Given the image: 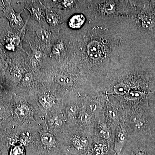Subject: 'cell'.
<instances>
[{
  "label": "cell",
  "mask_w": 155,
  "mask_h": 155,
  "mask_svg": "<svg viewBox=\"0 0 155 155\" xmlns=\"http://www.w3.org/2000/svg\"><path fill=\"white\" fill-rule=\"evenodd\" d=\"M116 128L106 120L104 114L96 119L94 136L108 142L113 149Z\"/></svg>",
  "instance_id": "1"
},
{
  "label": "cell",
  "mask_w": 155,
  "mask_h": 155,
  "mask_svg": "<svg viewBox=\"0 0 155 155\" xmlns=\"http://www.w3.org/2000/svg\"><path fill=\"white\" fill-rule=\"evenodd\" d=\"M104 115L106 120L116 128L124 123L123 109L116 100L107 99Z\"/></svg>",
  "instance_id": "2"
},
{
  "label": "cell",
  "mask_w": 155,
  "mask_h": 155,
  "mask_svg": "<svg viewBox=\"0 0 155 155\" xmlns=\"http://www.w3.org/2000/svg\"><path fill=\"white\" fill-rule=\"evenodd\" d=\"M2 11L3 15L8 20L12 28L19 29L23 26L24 22L21 16L22 11L19 13L15 12L11 3L8 2L7 4L4 3Z\"/></svg>",
  "instance_id": "3"
},
{
  "label": "cell",
  "mask_w": 155,
  "mask_h": 155,
  "mask_svg": "<svg viewBox=\"0 0 155 155\" xmlns=\"http://www.w3.org/2000/svg\"><path fill=\"white\" fill-rule=\"evenodd\" d=\"M128 138V133L124 123L116 127L114 137L113 150L116 155H121Z\"/></svg>",
  "instance_id": "4"
},
{
  "label": "cell",
  "mask_w": 155,
  "mask_h": 155,
  "mask_svg": "<svg viewBox=\"0 0 155 155\" xmlns=\"http://www.w3.org/2000/svg\"><path fill=\"white\" fill-rule=\"evenodd\" d=\"M93 137H88L85 136L74 134L71 138L72 146L75 150L82 151L86 150L91 143H92Z\"/></svg>",
  "instance_id": "5"
},
{
  "label": "cell",
  "mask_w": 155,
  "mask_h": 155,
  "mask_svg": "<svg viewBox=\"0 0 155 155\" xmlns=\"http://www.w3.org/2000/svg\"><path fill=\"white\" fill-rule=\"evenodd\" d=\"M92 145L95 155H107L109 153V150L113 149L108 142L94 137H93Z\"/></svg>",
  "instance_id": "6"
},
{
  "label": "cell",
  "mask_w": 155,
  "mask_h": 155,
  "mask_svg": "<svg viewBox=\"0 0 155 155\" xmlns=\"http://www.w3.org/2000/svg\"><path fill=\"white\" fill-rule=\"evenodd\" d=\"M15 114L19 118L28 119L31 118L33 116V112L29 106L22 104L18 106L15 109Z\"/></svg>",
  "instance_id": "7"
},
{
  "label": "cell",
  "mask_w": 155,
  "mask_h": 155,
  "mask_svg": "<svg viewBox=\"0 0 155 155\" xmlns=\"http://www.w3.org/2000/svg\"><path fill=\"white\" fill-rule=\"evenodd\" d=\"M81 109L75 105H68L65 109V113L67 119L70 122H73L77 121L78 117Z\"/></svg>",
  "instance_id": "8"
},
{
  "label": "cell",
  "mask_w": 155,
  "mask_h": 155,
  "mask_svg": "<svg viewBox=\"0 0 155 155\" xmlns=\"http://www.w3.org/2000/svg\"><path fill=\"white\" fill-rule=\"evenodd\" d=\"M41 140L42 143L47 147H52L56 144V139L51 134L45 132L41 134Z\"/></svg>",
  "instance_id": "9"
},
{
  "label": "cell",
  "mask_w": 155,
  "mask_h": 155,
  "mask_svg": "<svg viewBox=\"0 0 155 155\" xmlns=\"http://www.w3.org/2000/svg\"><path fill=\"white\" fill-rule=\"evenodd\" d=\"M39 101L43 107L49 109L54 104L55 99L51 95L44 94L40 97Z\"/></svg>",
  "instance_id": "10"
},
{
  "label": "cell",
  "mask_w": 155,
  "mask_h": 155,
  "mask_svg": "<svg viewBox=\"0 0 155 155\" xmlns=\"http://www.w3.org/2000/svg\"><path fill=\"white\" fill-rule=\"evenodd\" d=\"M85 21V18L82 14H78L72 17L69 22V25L73 28H80Z\"/></svg>",
  "instance_id": "11"
},
{
  "label": "cell",
  "mask_w": 155,
  "mask_h": 155,
  "mask_svg": "<svg viewBox=\"0 0 155 155\" xmlns=\"http://www.w3.org/2000/svg\"><path fill=\"white\" fill-rule=\"evenodd\" d=\"M46 14L47 21L49 25L51 26H55L59 24V17L55 13L52 11L47 10Z\"/></svg>",
  "instance_id": "12"
},
{
  "label": "cell",
  "mask_w": 155,
  "mask_h": 155,
  "mask_svg": "<svg viewBox=\"0 0 155 155\" xmlns=\"http://www.w3.org/2000/svg\"><path fill=\"white\" fill-rule=\"evenodd\" d=\"M36 34L39 38L43 42L47 44L51 40L50 33L47 31L45 30L41 27H39L36 31Z\"/></svg>",
  "instance_id": "13"
},
{
  "label": "cell",
  "mask_w": 155,
  "mask_h": 155,
  "mask_svg": "<svg viewBox=\"0 0 155 155\" xmlns=\"http://www.w3.org/2000/svg\"><path fill=\"white\" fill-rule=\"evenodd\" d=\"M10 76L11 80L14 82H17L22 78V74L18 68L13 66L10 71Z\"/></svg>",
  "instance_id": "14"
},
{
  "label": "cell",
  "mask_w": 155,
  "mask_h": 155,
  "mask_svg": "<svg viewBox=\"0 0 155 155\" xmlns=\"http://www.w3.org/2000/svg\"><path fill=\"white\" fill-rule=\"evenodd\" d=\"M57 80L59 84L64 86H71L73 84V80L71 78L66 75H59L57 77Z\"/></svg>",
  "instance_id": "15"
},
{
  "label": "cell",
  "mask_w": 155,
  "mask_h": 155,
  "mask_svg": "<svg viewBox=\"0 0 155 155\" xmlns=\"http://www.w3.org/2000/svg\"><path fill=\"white\" fill-rule=\"evenodd\" d=\"M10 155H25L24 147L22 144L15 146L11 149Z\"/></svg>",
  "instance_id": "16"
},
{
  "label": "cell",
  "mask_w": 155,
  "mask_h": 155,
  "mask_svg": "<svg viewBox=\"0 0 155 155\" xmlns=\"http://www.w3.org/2000/svg\"><path fill=\"white\" fill-rule=\"evenodd\" d=\"M19 140L22 143V145H28L31 141V134L30 133L28 132L22 133L19 138Z\"/></svg>",
  "instance_id": "17"
},
{
  "label": "cell",
  "mask_w": 155,
  "mask_h": 155,
  "mask_svg": "<svg viewBox=\"0 0 155 155\" xmlns=\"http://www.w3.org/2000/svg\"><path fill=\"white\" fill-rule=\"evenodd\" d=\"M51 122L53 126L55 127H60L63 124V119L59 116H54L51 120Z\"/></svg>",
  "instance_id": "18"
},
{
  "label": "cell",
  "mask_w": 155,
  "mask_h": 155,
  "mask_svg": "<svg viewBox=\"0 0 155 155\" xmlns=\"http://www.w3.org/2000/svg\"><path fill=\"white\" fill-rule=\"evenodd\" d=\"M32 79H33V76L32 74L30 73H26L22 79V84L25 86H28L30 85Z\"/></svg>",
  "instance_id": "19"
},
{
  "label": "cell",
  "mask_w": 155,
  "mask_h": 155,
  "mask_svg": "<svg viewBox=\"0 0 155 155\" xmlns=\"http://www.w3.org/2000/svg\"><path fill=\"white\" fill-rule=\"evenodd\" d=\"M6 63L5 55L0 43V69L4 68V67L5 66Z\"/></svg>",
  "instance_id": "20"
},
{
  "label": "cell",
  "mask_w": 155,
  "mask_h": 155,
  "mask_svg": "<svg viewBox=\"0 0 155 155\" xmlns=\"http://www.w3.org/2000/svg\"><path fill=\"white\" fill-rule=\"evenodd\" d=\"M62 49H63V45L61 43H58L56 45L53 49V52L54 54L56 55H58L59 54H61L62 51Z\"/></svg>",
  "instance_id": "21"
},
{
  "label": "cell",
  "mask_w": 155,
  "mask_h": 155,
  "mask_svg": "<svg viewBox=\"0 0 155 155\" xmlns=\"http://www.w3.org/2000/svg\"><path fill=\"white\" fill-rule=\"evenodd\" d=\"M142 25H143L146 28H149V27H150V25H152V21L150 20V19H148V18H143L142 19Z\"/></svg>",
  "instance_id": "22"
},
{
  "label": "cell",
  "mask_w": 155,
  "mask_h": 155,
  "mask_svg": "<svg viewBox=\"0 0 155 155\" xmlns=\"http://www.w3.org/2000/svg\"><path fill=\"white\" fill-rule=\"evenodd\" d=\"M32 13H33L34 17L39 22L41 21V17L40 14L38 13V11H37L36 9L32 8Z\"/></svg>",
  "instance_id": "23"
},
{
  "label": "cell",
  "mask_w": 155,
  "mask_h": 155,
  "mask_svg": "<svg viewBox=\"0 0 155 155\" xmlns=\"http://www.w3.org/2000/svg\"><path fill=\"white\" fill-rule=\"evenodd\" d=\"M34 57L37 61H39L41 58V54L39 51H36L34 52Z\"/></svg>",
  "instance_id": "24"
},
{
  "label": "cell",
  "mask_w": 155,
  "mask_h": 155,
  "mask_svg": "<svg viewBox=\"0 0 155 155\" xmlns=\"http://www.w3.org/2000/svg\"><path fill=\"white\" fill-rule=\"evenodd\" d=\"M19 140V138H17V137H12L10 138V143L11 145H14L17 143Z\"/></svg>",
  "instance_id": "25"
},
{
  "label": "cell",
  "mask_w": 155,
  "mask_h": 155,
  "mask_svg": "<svg viewBox=\"0 0 155 155\" xmlns=\"http://www.w3.org/2000/svg\"><path fill=\"white\" fill-rule=\"evenodd\" d=\"M62 4L64 5V7H69L71 4H72V1H62Z\"/></svg>",
  "instance_id": "26"
},
{
  "label": "cell",
  "mask_w": 155,
  "mask_h": 155,
  "mask_svg": "<svg viewBox=\"0 0 155 155\" xmlns=\"http://www.w3.org/2000/svg\"><path fill=\"white\" fill-rule=\"evenodd\" d=\"M4 3L3 2H0V10H3V7L4 5Z\"/></svg>",
  "instance_id": "27"
},
{
  "label": "cell",
  "mask_w": 155,
  "mask_h": 155,
  "mask_svg": "<svg viewBox=\"0 0 155 155\" xmlns=\"http://www.w3.org/2000/svg\"><path fill=\"white\" fill-rule=\"evenodd\" d=\"M3 110V108L2 107V106H0V113H1V112H2Z\"/></svg>",
  "instance_id": "28"
},
{
  "label": "cell",
  "mask_w": 155,
  "mask_h": 155,
  "mask_svg": "<svg viewBox=\"0 0 155 155\" xmlns=\"http://www.w3.org/2000/svg\"><path fill=\"white\" fill-rule=\"evenodd\" d=\"M111 155H116V154L115 153V152H114V151L113 150V153H112V154H110Z\"/></svg>",
  "instance_id": "29"
},
{
  "label": "cell",
  "mask_w": 155,
  "mask_h": 155,
  "mask_svg": "<svg viewBox=\"0 0 155 155\" xmlns=\"http://www.w3.org/2000/svg\"><path fill=\"white\" fill-rule=\"evenodd\" d=\"M1 127H2V122L0 121V128H1Z\"/></svg>",
  "instance_id": "30"
}]
</instances>
